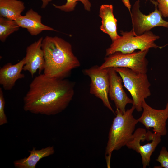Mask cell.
<instances>
[{"label":"cell","instance_id":"cell-1","mask_svg":"<svg viewBox=\"0 0 168 168\" xmlns=\"http://www.w3.org/2000/svg\"><path fill=\"white\" fill-rule=\"evenodd\" d=\"M73 82L49 77L44 73L35 77L23 98L25 111L48 116L58 114L68 106L74 94Z\"/></svg>","mask_w":168,"mask_h":168},{"label":"cell","instance_id":"cell-2","mask_svg":"<svg viewBox=\"0 0 168 168\" xmlns=\"http://www.w3.org/2000/svg\"><path fill=\"white\" fill-rule=\"evenodd\" d=\"M42 48L45 62L43 73L47 76L65 79L72 70L80 66L71 44L61 38L45 36L42 40Z\"/></svg>","mask_w":168,"mask_h":168},{"label":"cell","instance_id":"cell-3","mask_svg":"<svg viewBox=\"0 0 168 168\" xmlns=\"http://www.w3.org/2000/svg\"><path fill=\"white\" fill-rule=\"evenodd\" d=\"M135 109L133 105L123 113L116 109L115 116L109 131L105 149V155L108 156V161L114 151L118 150L126 146L131 138L138 122L133 115Z\"/></svg>","mask_w":168,"mask_h":168},{"label":"cell","instance_id":"cell-4","mask_svg":"<svg viewBox=\"0 0 168 168\" xmlns=\"http://www.w3.org/2000/svg\"><path fill=\"white\" fill-rule=\"evenodd\" d=\"M120 34L121 35L112 42L110 47L106 49V56L117 52L131 53L137 49L144 51L151 48L160 47L155 43L159 36L150 30L140 35H135L132 29L129 31H121Z\"/></svg>","mask_w":168,"mask_h":168},{"label":"cell","instance_id":"cell-5","mask_svg":"<svg viewBox=\"0 0 168 168\" xmlns=\"http://www.w3.org/2000/svg\"><path fill=\"white\" fill-rule=\"evenodd\" d=\"M121 77L124 86L130 93L133 101V105L138 112L142 110L145 99L151 95V84L147 73L138 72L125 68H114Z\"/></svg>","mask_w":168,"mask_h":168},{"label":"cell","instance_id":"cell-6","mask_svg":"<svg viewBox=\"0 0 168 168\" xmlns=\"http://www.w3.org/2000/svg\"><path fill=\"white\" fill-rule=\"evenodd\" d=\"M149 50L128 54L116 52L106 56L99 68H125L138 72L147 73L148 61L146 57Z\"/></svg>","mask_w":168,"mask_h":168},{"label":"cell","instance_id":"cell-7","mask_svg":"<svg viewBox=\"0 0 168 168\" xmlns=\"http://www.w3.org/2000/svg\"><path fill=\"white\" fill-rule=\"evenodd\" d=\"M152 2L155 5V10L147 15L142 13L140 10V1H136L130 13L133 31L136 35H140L152 28L162 26L168 28V21H165L157 8V2Z\"/></svg>","mask_w":168,"mask_h":168},{"label":"cell","instance_id":"cell-8","mask_svg":"<svg viewBox=\"0 0 168 168\" xmlns=\"http://www.w3.org/2000/svg\"><path fill=\"white\" fill-rule=\"evenodd\" d=\"M91 80L90 93L102 101L103 105L115 114L109 100V68H101L95 65L83 70Z\"/></svg>","mask_w":168,"mask_h":168},{"label":"cell","instance_id":"cell-9","mask_svg":"<svg viewBox=\"0 0 168 168\" xmlns=\"http://www.w3.org/2000/svg\"><path fill=\"white\" fill-rule=\"evenodd\" d=\"M143 111L137 119L148 130L151 128L154 133L165 136L167 133L166 121L168 119V103L164 109L157 110L148 105L144 100L142 104Z\"/></svg>","mask_w":168,"mask_h":168},{"label":"cell","instance_id":"cell-10","mask_svg":"<svg viewBox=\"0 0 168 168\" xmlns=\"http://www.w3.org/2000/svg\"><path fill=\"white\" fill-rule=\"evenodd\" d=\"M114 68H109V87L108 96L113 101L116 109L123 113L126 111L125 107L128 104H133L132 99L130 98L124 91L122 79Z\"/></svg>","mask_w":168,"mask_h":168},{"label":"cell","instance_id":"cell-11","mask_svg":"<svg viewBox=\"0 0 168 168\" xmlns=\"http://www.w3.org/2000/svg\"><path fill=\"white\" fill-rule=\"evenodd\" d=\"M43 39V37H40L26 49V56L24 57L25 64L23 70L29 72L32 77L38 70L40 74L44 69L45 59L42 48Z\"/></svg>","mask_w":168,"mask_h":168},{"label":"cell","instance_id":"cell-12","mask_svg":"<svg viewBox=\"0 0 168 168\" xmlns=\"http://www.w3.org/2000/svg\"><path fill=\"white\" fill-rule=\"evenodd\" d=\"M20 27L27 29L32 36H36L44 30L57 31L42 23V16L36 12L31 8L24 16L21 15L15 20Z\"/></svg>","mask_w":168,"mask_h":168},{"label":"cell","instance_id":"cell-13","mask_svg":"<svg viewBox=\"0 0 168 168\" xmlns=\"http://www.w3.org/2000/svg\"><path fill=\"white\" fill-rule=\"evenodd\" d=\"M25 64L24 58L15 64L9 63L0 68V84L4 90H11L17 80L25 77L24 74L21 73Z\"/></svg>","mask_w":168,"mask_h":168},{"label":"cell","instance_id":"cell-14","mask_svg":"<svg viewBox=\"0 0 168 168\" xmlns=\"http://www.w3.org/2000/svg\"><path fill=\"white\" fill-rule=\"evenodd\" d=\"M155 133L152 141L145 144L139 143L133 135L131 138L126 146L128 148L134 150L140 154L143 168L149 166L151 156L161 142V136Z\"/></svg>","mask_w":168,"mask_h":168},{"label":"cell","instance_id":"cell-15","mask_svg":"<svg viewBox=\"0 0 168 168\" xmlns=\"http://www.w3.org/2000/svg\"><path fill=\"white\" fill-rule=\"evenodd\" d=\"M113 7L111 4H103L100 7L99 16L101 19L100 30L107 34L114 41L120 36L117 32V19L113 13Z\"/></svg>","mask_w":168,"mask_h":168},{"label":"cell","instance_id":"cell-16","mask_svg":"<svg viewBox=\"0 0 168 168\" xmlns=\"http://www.w3.org/2000/svg\"><path fill=\"white\" fill-rule=\"evenodd\" d=\"M28 156L16 160L13 162L14 167L16 168H35L37 163L41 159L53 155L55 150L53 146H48L40 150L33 147L29 150Z\"/></svg>","mask_w":168,"mask_h":168},{"label":"cell","instance_id":"cell-17","mask_svg":"<svg viewBox=\"0 0 168 168\" xmlns=\"http://www.w3.org/2000/svg\"><path fill=\"white\" fill-rule=\"evenodd\" d=\"M25 8L24 3L20 0H0V16L15 20Z\"/></svg>","mask_w":168,"mask_h":168},{"label":"cell","instance_id":"cell-18","mask_svg":"<svg viewBox=\"0 0 168 168\" xmlns=\"http://www.w3.org/2000/svg\"><path fill=\"white\" fill-rule=\"evenodd\" d=\"M20 27L15 20L0 16V40L4 42L11 34L18 31Z\"/></svg>","mask_w":168,"mask_h":168},{"label":"cell","instance_id":"cell-19","mask_svg":"<svg viewBox=\"0 0 168 168\" xmlns=\"http://www.w3.org/2000/svg\"><path fill=\"white\" fill-rule=\"evenodd\" d=\"M78 1L82 2L86 10L91 11V4L90 0H66V2L64 4L58 5L53 4V5L55 8L61 11L66 12H71L74 10Z\"/></svg>","mask_w":168,"mask_h":168},{"label":"cell","instance_id":"cell-20","mask_svg":"<svg viewBox=\"0 0 168 168\" xmlns=\"http://www.w3.org/2000/svg\"><path fill=\"white\" fill-rule=\"evenodd\" d=\"M5 100L2 90L0 88V125L7 123V118L5 113Z\"/></svg>","mask_w":168,"mask_h":168},{"label":"cell","instance_id":"cell-21","mask_svg":"<svg viewBox=\"0 0 168 168\" xmlns=\"http://www.w3.org/2000/svg\"><path fill=\"white\" fill-rule=\"evenodd\" d=\"M156 160L160 163L161 168H168V151L165 147H163Z\"/></svg>","mask_w":168,"mask_h":168},{"label":"cell","instance_id":"cell-22","mask_svg":"<svg viewBox=\"0 0 168 168\" xmlns=\"http://www.w3.org/2000/svg\"><path fill=\"white\" fill-rule=\"evenodd\" d=\"M158 10L162 16L168 17V0H157Z\"/></svg>","mask_w":168,"mask_h":168},{"label":"cell","instance_id":"cell-23","mask_svg":"<svg viewBox=\"0 0 168 168\" xmlns=\"http://www.w3.org/2000/svg\"><path fill=\"white\" fill-rule=\"evenodd\" d=\"M123 4L128 9L130 13L131 12V5L130 2L129 0H122Z\"/></svg>","mask_w":168,"mask_h":168},{"label":"cell","instance_id":"cell-24","mask_svg":"<svg viewBox=\"0 0 168 168\" xmlns=\"http://www.w3.org/2000/svg\"><path fill=\"white\" fill-rule=\"evenodd\" d=\"M42 2L41 8L42 9L45 8L49 3L51 2L52 0H40Z\"/></svg>","mask_w":168,"mask_h":168},{"label":"cell","instance_id":"cell-25","mask_svg":"<svg viewBox=\"0 0 168 168\" xmlns=\"http://www.w3.org/2000/svg\"><path fill=\"white\" fill-rule=\"evenodd\" d=\"M145 1H148V0H145Z\"/></svg>","mask_w":168,"mask_h":168}]
</instances>
